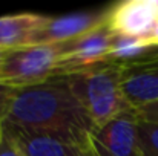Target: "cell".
I'll use <instances>...</instances> for the list:
<instances>
[{
	"instance_id": "cell-1",
	"label": "cell",
	"mask_w": 158,
	"mask_h": 156,
	"mask_svg": "<svg viewBox=\"0 0 158 156\" xmlns=\"http://www.w3.org/2000/svg\"><path fill=\"white\" fill-rule=\"evenodd\" d=\"M3 127L28 135L52 136L80 147H89L95 130L64 75L17 90Z\"/></svg>"
},
{
	"instance_id": "cell-2",
	"label": "cell",
	"mask_w": 158,
	"mask_h": 156,
	"mask_svg": "<svg viewBox=\"0 0 158 156\" xmlns=\"http://www.w3.org/2000/svg\"><path fill=\"white\" fill-rule=\"evenodd\" d=\"M123 70L121 66L105 60L64 75L95 129L103 127L123 112L132 109L123 92Z\"/></svg>"
},
{
	"instance_id": "cell-3",
	"label": "cell",
	"mask_w": 158,
	"mask_h": 156,
	"mask_svg": "<svg viewBox=\"0 0 158 156\" xmlns=\"http://www.w3.org/2000/svg\"><path fill=\"white\" fill-rule=\"evenodd\" d=\"M58 45H39L6 51L0 66V83L20 90L42 84L58 75Z\"/></svg>"
},
{
	"instance_id": "cell-4",
	"label": "cell",
	"mask_w": 158,
	"mask_h": 156,
	"mask_svg": "<svg viewBox=\"0 0 158 156\" xmlns=\"http://www.w3.org/2000/svg\"><path fill=\"white\" fill-rule=\"evenodd\" d=\"M138 121L135 109H129L95 129L89 139L92 156H141Z\"/></svg>"
},
{
	"instance_id": "cell-5",
	"label": "cell",
	"mask_w": 158,
	"mask_h": 156,
	"mask_svg": "<svg viewBox=\"0 0 158 156\" xmlns=\"http://www.w3.org/2000/svg\"><path fill=\"white\" fill-rule=\"evenodd\" d=\"M114 38L115 34L107 25H105L80 38L58 45V75H68L107 60Z\"/></svg>"
},
{
	"instance_id": "cell-6",
	"label": "cell",
	"mask_w": 158,
	"mask_h": 156,
	"mask_svg": "<svg viewBox=\"0 0 158 156\" xmlns=\"http://www.w3.org/2000/svg\"><path fill=\"white\" fill-rule=\"evenodd\" d=\"M158 23V0H124L110 5L107 26L115 35L148 38Z\"/></svg>"
},
{
	"instance_id": "cell-7",
	"label": "cell",
	"mask_w": 158,
	"mask_h": 156,
	"mask_svg": "<svg viewBox=\"0 0 158 156\" xmlns=\"http://www.w3.org/2000/svg\"><path fill=\"white\" fill-rule=\"evenodd\" d=\"M109 9L110 6L97 11L72 12L60 17H51L48 25L37 35V46L63 45L105 26L109 20Z\"/></svg>"
},
{
	"instance_id": "cell-8",
	"label": "cell",
	"mask_w": 158,
	"mask_h": 156,
	"mask_svg": "<svg viewBox=\"0 0 158 156\" xmlns=\"http://www.w3.org/2000/svg\"><path fill=\"white\" fill-rule=\"evenodd\" d=\"M49 15L34 12L8 14L0 17V48L6 51L37 46V35L48 25Z\"/></svg>"
},
{
	"instance_id": "cell-9",
	"label": "cell",
	"mask_w": 158,
	"mask_h": 156,
	"mask_svg": "<svg viewBox=\"0 0 158 156\" xmlns=\"http://www.w3.org/2000/svg\"><path fill=\"white\" fill-rule=\"evenodd\" d=\"M123 92L132 109L158 101V58L123 70Z\"/></svg>"
},
{
	"instance_id": "cell-10",
	"label": "cell",
	"mask_w": 158,
	"mask_h": 156,
	"mask_svg": "<svg viewBox=\"0 0 158 156\" xmlns=\"http://www.w3.org/2000/svg\"><path fill=\"white\" fill-rule=\"evenodd\" d=\"M3 135L23 156H92L89 147H80L52 136L28 135L6 127H3Z\"/></svg>"
},
{
	"instance_id": "cell-11",
	"label": "cell",
	"mask_w": 158,
	"mask_h": 156,
	"mask_svg": "<svg viewBox=\"0 0 158 156\" xmlns=\"http://www.w3.org/2000/svg\"><path fill=\"white\" fill-rule=\"evenodd\" d=\"M141 156H158V126L138 121Z\"/></svg>"
},
{
	"instance_id": "cell-12",
	"label": "cell",
	"mask_w": 158,
	"mask_h": 156,
	"mask_svg": "<svg viewBox=\"0 0 158 156\" xmlns=\"http://www.w3.org/2000/svg\"><path fill=\"white\" fill-rule=\"evenodd\" d=\"M15 94H17L15 89L0 83V122L6 121V118L9 115V110L12 107V103H14Z\"/></svg>"
},
{
	"instance_id": "cell-13",
	"label": "cell",
	"mask_w": 158,
	"mask_h": 156,
	"mask_svg": "<svg viewBox=\"0 0 158 156\" xmlns=\"http://www.w3.org/2000/svg\"><path fill=\"white\" fill-rule=\"evenodd\" d=\"M135 112H137L140 121H144L148 124L158 126V101L149 103V104H146V106H141Z\"/></svg>"
},
{
	"instance_id": "cell-14",
	"label": "cell",
	"mask_w": 158,
	"mask_h": 156,
	"mask_svg": "<svg viewBox=\"0 0 158 156\" xmlns=\"http://www.w3.org/2000/svg\"><path fill=\"white\" fill-rule=\"evenodd\" d=\"M0 156H23L20 150L3 135V139L0 141Z\"/></svg>"
},
{
	"instance_id": "cell-15",
	"label": "cell",
	"mask_w": 158,
	"mask_h": 156,
	"mask_svg": "<svg viewBox=\"0 0 158 156\" xmlns=\"http://www.w3.org/2000/svg\"><path fill=\"white\" fill-rule=\"evenodd\" d=\"M148 40L152 43V45H155V46H158V23L157 26L154 28V31H152V34L148 37Z\"/></svg>"
},
{
	"instance_id": "cell-16",
	"label": "cell",
	"mask_w": 158,
	"mask_h": 156,
	"mask_svg": "<svg viewBox=\"0 0 158 156\" xmlns=\"http://www.w3.org/2000/svg\"><path fill=\"white\" fill-rule=\"evenodd\" d=\"M5 55H6V49H2V48H0V66H2V63H3Z\"/></svg>"
},
{
	"instance_id": "cell-17",
	"label": "cell",
	"mask_w": 158,
	"mask_h": 156,
	"mask_svg": "<svg viewBox=\"0 0 158 156\" xmlns=\"http://www.w3.org/2000/svg\"><path fill=\"white\" fill-rule=\"evenodd\" d=\"M154 58H158V51H157V54H155V57H154Z\"/></svg>"
}]
</instances>
